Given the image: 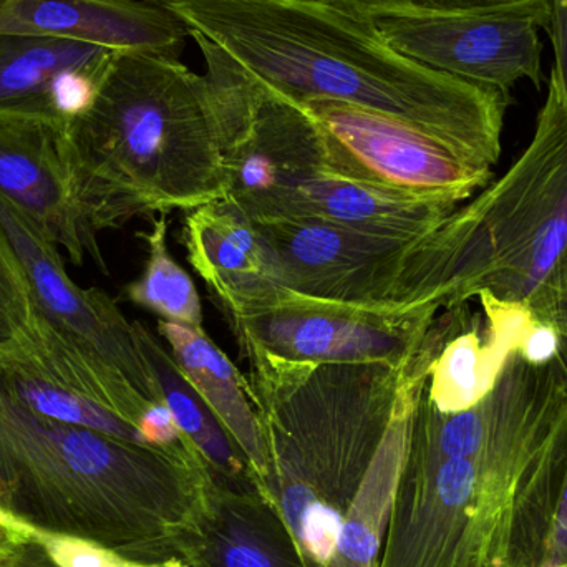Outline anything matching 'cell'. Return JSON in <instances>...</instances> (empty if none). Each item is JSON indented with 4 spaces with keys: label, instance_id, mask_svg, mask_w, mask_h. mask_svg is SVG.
Wrapping results in <instances>:
<instances>
[{
    "label": "cell",
    "instance_id": "28",
    "mask_svg": "<svg viewBox=\"0 0 567 567\" xmlns=\"http://www.w3.org/2000/svg\"><path fill=\"white\" fill-rule=\"evenodd\" d=\"M0 567H63L50 551L45 538L30 533L10 555L0 561Z\"/></svg>",
    "mask_w": 567,
    "mask_h": 567
},
{
    "label": "cell",
    "instance_id": "32",
    "mask_svg": "<svg viewBox=\"0 0 567 567\" xmlns=\"http://www.w3.org/2000/svg\"><path fill=\"white\" fill-rule=\"evenodd\" d=\"M561 567H567V566H561Z\"/></svg>",
    "mask_w": 567,
    "mask_h": 567
},
{
    "label": "cell",
    "instance_id": "25",
    "mask_svg": "<svg viewBox=\"0 0 567 567\" xmlns=\"http://www.w3.org/2000/svg\"><path fill=\"white\" fill-rule=\"evenodd\" d=\"M362 19H405V17L452 16L470 12L526 10L551 17V0H332Z\"/></svg>",
    "mask_w": 567,
    "mask_h": 567
},
{
    "label": "cell",
    "instance_id": "1",
    "mask_svg": "<svg viewBox=\"0 0 567 567\" xmlns=\"http://www.w3.org/2000/svg\"><path fill=\"white\" fill-rule=\"evenodd\" d=\"M246 72L290 99L332 100L413 126L495 169L508 93L399 52L332 0H158Z\"/></svg>",
    "mask_w": 567,
    "mask_h": 567
},
{
    "label": "cell",
    "instance_id": "4",
    "mask_svg": "<svg viewBox=\"0 0 567 567\" xmlns=\"http://www.w3.org/2000/svg\"><path fill=\"white\" fill-rule=\"evenodd\" d=\"M243 353L268 458L258 492L278 509L303 566L327 567L389 429L410 360L395 369Z\"/></svg>",
    "mask_w": 567,
    "mask_h": 567
},
{
    "label": "cell",
    "instance_id": "20",
    "mask_svg": "<svg viewBox=\"0 0 567 567\" xmlns=\"http://www.w3.org/2000/svg\"><path fill=\"white\" fill-rule=\"evenodd\" d=\"M158 332L172 349L169 353L189 385L241 450L258 489L266 478L268 458L248 379L209 339L205 329L159 320Z\"/></svg>",
    "mask_w": 567,
    "mask_h": 567
},
{
    "label": "cell",
    "instance_id": "2",
    "mask_svg": "<svg viewBox=\"0 0 567 567\" xmlns=\"http://www.w3.org/2000/svg\"><path fill=\"white\" fill-rule=\"evenodd\" d=\"M215 483L192 443L142 445L47 419L0 382V513L136 565L178 559Z\"/></svg>",
    "mask_w": 567,
    "mask_h": 567
},
{
    "label": "cell",
    "instance_id": "9",
    "mask_svg": "<svg viewBox=\"0 0 567 567\" xmlns=\"http://www.w3.org/2000/svg\"><path fill=\"white\" fill-rule=\"evenodd\" d=\"M322 140V172L363 185L460 206L495 169L413 126L332 100L302 102Z\"/></svg>",
    "mask_w": 567,
    "mask_h": 567
},
{
    "label": "cell",
    "instance_id": "3",
    "mask_svg": "<svg viewBox=\"0 0 567 567\" xmlns=\"http://www.w3.org/2000/svg\"><path fill=\"white\" fill-rule=\"evenodd\" d=\"M62 156L96 235L228 192L208 80L169 53H113L92 106L63 130Z\"/></svg>",
    "mask_w": 567,
    "mask_h": 567
},
{
    "label": "cell",
    "instance_id": "23",
    "mask_svg": "<svg viewBox=\"0 0 567 567\" xmlns=\"http://www.w3.org/2000/svg\"><path fill=\"white\" fill-rule=\"evenodd\" d=\"M165 216L153 219L152 229L140 235L148 249V258L143 275L126 287V297L159 316V320L203 329L202 299L192 276L169 252Z\"/></svg>",
    "mask_w": 567,
    "mask_h": 567
},
{
    "label": "cell",
    "instance_id": "16",
    "mask_svg": "<svg viewBox=\"0 0 567 567\" xmlns=\"http://www.w3.org/2000/svg\"><path fill=\"white\" fill-rule=\"evenodd\" d=\"M183 243L189 265L226 317L265 312L289 299L255 223L228 199L188 212Z\"/></svg>",
    "mask_w": 567,
    "mask_h": 567
},
{
    "label": "cell",
    "instance_id": "13",
    "mask_svg": "<svg viewBox=\"0 0 567 567\" xmlns=\"http://www.w3.org/2000/svg\"><path fill=\"white\" fill-rule=\"evenodd\" d=\"M436 317V347L423 400L440 413H458L482 402L498 383L509 357L545 323L522 303L480 292Z\"/></svg>",
    "mask_w": 567,
    "mask_h": 567
},
{
    "label": "cell",
    "instance_id": "21",
    "mask_svg": "<svg viewBox=\"0 0 567 567\" xmlns=\"http://www.w3.org/2000/svg\"><path fill=\"white\" fill-rule=\"evenodd\" d=\"M140 346L155 370L162 385L163 400L172 413L179 432L195 446L196 452L212 470L216 482L236 488H255L248 462L202 396L189 385L186 377L173 360L172 353L163 349L143 322L135 320ZM256 489V488H255Z\"/></svg>",
    "mask_w": 567,
    "mask_h": 567
},
{
    "label": "cell",
    "instance_id": "5",
    "mask_svg": "<svg viewBox=\"0 0 567 567\" xmlns=\"http://www.w3.org/2000/svg\"><path fill=\"white\" fill-rule=\"evenodd\" d=\"M563 409L468 455H439L410 439L377 567H542Z\"/></svg>",
    "mask_w": 567,
    "mask_h": 567
},
{
    "label": "cell",
    "instance_id": "6",
    "mask_svg": "<svg viewBox=\"0 0 567 567\" xmlns=\"http://www.w3.org/2000/svg\"><path fill=\"white\" fill-rule=\"evenodd\" d=\"M429 246L443 309L489 292L567 339V109L551 79L528 148L430 233Z\"/></svg>",
    "mask_w": 567,
    "mask_h": 567
},
{
    "label": "cell",
    "instance_id": "31",
    "mask_svg": "<svg viewBox=\"0 0 567 567\" xmlns=\"http://www.w3.org/2000/svg\"><path fill=\"white\" fill-rule=\"evenodd\" d=\"M146 2L156 3V2H158V0H146Z\"/></svg>",
    "mask_w": 567,
    "mask_h": 567
},
{
    "label": "cell",
    "instance_id": "18",
    "mask_svg": "<svg viewBox=\"0 0 567 567\" xmlns=\"http://www.w3.org/2000/svg\"><path fill=\"white\" fill-rule=\"evenodd\" d=\"M176 561L188 567H306L278 509L258 489L216 480Z\"/></svg>",
    "mask_w": 567,
    "mask_h": 567
},
{
    "label": "cell",
    "instance_id": "15",
    "mask_svg": "<svg viewBox=\"0 0 567 567\" xmlns=\"http://www.w3.org/2000/svg\"><path fill=\"white\" fill-rule=\"evenodd\" d=\"M113 53L73 40L0 35V118L66 128L92 106Z\"/></svg>",
    "mask_w": 567,
    "mask_h": 567
},
{
    "label": "cell",
    "instance_id": "30",
    "mask_svg": "<svg viewBox=\"0 0 567 567\" xmlns=\"http://www.w3.org/2000/svg\"><path fill=\"white\" fill-rule=\"evenodd\" d=\"M143 567H188L183 565V563L176 561V559H173V561L168 563H162V565H143Z\"/></svg>",
    "mask_w": 567,
    "mask_h": 567
},
{
    "label": "cell",
    "instance_id": "11",
    "mask_svg": "<svg viewBox=\"0 0 567 567\" xmlns=\"http://www.w3.org/2000/svg\"><path fill=\"white\" fill-rule=\"evenodd\" d=\"M549 17L526 10L375 20L399 52L473 85L512 92L543 80L542 30Z\"/></svg>",
    "mask_w": 567,
    "mask_h": 567
},
{
    "label": "cell",
    "instance_id": "8",
    "mask_svg": "<svg viewBox=\"0 0 567 567\" xmlns=\"http://www.w3.org/2000/svg\"><path fill=\"white\" fill-rule=\"evenodd\" d=\"M278 266L284 289L349 306L430 303L426 238H396L329 223H255Z\"/></svg>",
    "mask_w": 567,
    "mask_h": 567
},
{
    "label": "cell",
    "instance_id": "7",
    "mask_svg": "<svg viewBox=\"0 0 567 567\" xmlns=\"http://www.w3.org/2000/svg\"><path fill=\"white\" fill-rule=\"evenodd\" d=\"M0 221L32 287L40 370L56 382L82 390L126 380L150 402L165 405L135 322L99 287L83 289L73 281L59 246L2 195Z\"/></svg>",
    "mask_w": 567,
    "mask_h": 567
},
{
    "label": "cell",
    "instance_id": "17",
    "mask_svg": "<svg viewBox=\"0 0 567 567\" xmlns=\"http://www.w3.org/2000/svg\"><path fill=\"white\" fill-rule=\"evenodd\" d=\"M0 35L178 56L189 32L172 12L146 0H0Z\"/></svg>",
    "mask_w": 567,
    "mask_h": 567
},
{
    "label": "cell",
    "instance_id": "24",
    "mask_svg": "<svg viewBox=\"0 0 567 567\" xmlns=\"http://www.w3.org/2000/svg\"><path fill=\"white\" fill-rule=\"evenodd\" d=\"M35 347L32 287L9 233L0 221V350L32 353Z\"/></svg>",
    "mask_w": 567,
    "mask_h": 567
},
{
    "label": "cell",
    "instance_id": "29",
    "mask_svg": "<svg viewBox=\"0 0 567 567\" xmlns=\"http://www.w3.org/2000/svg\"><path fill=\"white\" fill-rule=\"evenodd\" d=\"M29 535V529L22 528L13 519L7 518L3 513H0V561Z\"/></svg>",
    "mask_w": 567,
    "mask_h": 567
},
{
    "label": "cell",
    "instance_id": "10",
    "mask_svg": "<svg viewBox=\"0 0 567 567\" xmlns=\"http://www.w3.org/2000/svg\"><path fill=\"white\" fill-rule=\"evenodd\" d=\"M430 303L349 306L290 292L275 309L228 317L245 350L300 363L402 367L425 342L436 316Z\"/></svg>",
    "mask_w": 567,
    "mask_h": 567
},
{
    "label": "cell",
    "instance_id": "22",
    "mask_svg": "<svg viewBox=\"0 0 567 567\" xmlns=\"http://www.w3.org/2000/svg\"><path fill=\"white\" fill-rule=\"evenodd\" d=\"M0 382L23 406L47 419L150 445L135 425L83 393L47 379L19 350H0Z\"/></svg>",
    "mask_w": 567,
    "mask_h": 567
},
{
    "label": "cell",
    "instance_id": "19",
    "mask_svg": "<svg viewBox=\"0 0 567 567\" xmlns=\"http://www.w3.org/2000/svg\"><path fill=\"white\" fill-rule=\"evenodd\" d=\"M432 355V343L425 342L406 367L389 429L340 526L327 567L379 566L393 496L409 452L413 420L425 389Z\"/></svg>",
    "mask_w": 567,
    "mask_h": 567
},
{
    "label": "cell",
    "instance_id": "26",
    "mask_svg": "<svg viewBox=\"0 0 567 567\" xmlns=\"http://www.w3.org/2000/svg\"><path fill=\"white\" fill-rule=\"evenodd\" d=\"M559 453V493L542 567L567 566V403L555 426Z\"/></svg>",
    "mask_w": 567,
    "mask_h": 567
},
{
    "label": "cell",
    "instance_id": "27",
    "mask_svg": "<svg viewBox=\"0 0 567 567\" xmlns=\"http://www.w3.org/2000/svg\"><path fill=\"white\" fill-rule=\"evenodd\" d=\"M546 32L551 39L555 53L549 79L558 86L559 95L567 109V0H551V17Z\"/></svg>",
    "mask_w": 567,
    "mask_h": 567
},
{
    "label": "cell",
    "instance_id": "14",
    "mask_svg": "<svg viewBox=\"0 0 567 567\" xmlns=\"http://www.w3.org/2000/svg\"><path fill=\"white\" fill-rule=\"evenodd\" d=\"M65 128L37 120L0 118V195L19 206L70 262L86 256L106 272L96 233L70 192L62 156Z\"/></svg>",
    "mask_w": 567,
    "mask_h": 567
},
{
    "label": "cell",
    "instance_id": "12",
    "mask_svg": "<svg viewBox=\"0 0 567 567\" xmlns=\"http://www.w3.org/2000/svg\"><path fill=\"white\" fill-rule=\"evenodd\" d=\"M252 223L307 219L396 238L435 231L458 206L340 178L332 173H284L228 196Z\"/></svg>",
    "mask_w": 567,
    "mask_h": 567
}]
</instances>
